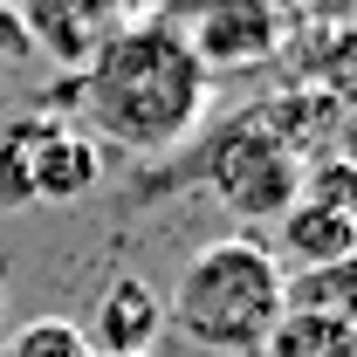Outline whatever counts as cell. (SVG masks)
<instances>
[{
  "mask_svg": "<svg viewBox=\"0 0 357 357\" xmlns=\"http://www.w3.org/2000/svg\"><path fill=\"white\" fill-rule=\"evenodd\" d=\"M206 83L213 76L199 69L178 21H131L89 48L83 76L69 89V103H76L69 124L131 158H158L199 131Z\"/></svg>",
  "mask_w": 357,
  "mask_h": 357,
  "instance_id": "obj_1",
  "label": "cell"
},
{
  "mask_svg": "<svg viewBox=\"0 0 357 357\" xmlns=\"http://www.w3.org/2000/svg\"><path fill=\"white\" fill-rule=\"evenodd\" d=\"M165 323L185 344L220 357H255L261 337L282 323V268L255 234H220L178 268Z\"/></svg>",
  "mask_w": 357,
  "mask_h": 357,
  "instance_id": "obj_2",
  "label": "cell"
},
{
  "mask_svg": "<svg viewBox=\"0 0 357 357\" xmlns=\"http://www.w3.org/2000/svg\"><path fill=\"white\" fill-rule=\"evenodd\" d=\"M199 178L220 192L227 213H241V220H282L296 206L303 165L282 144H268L248 110H234L220 131H206V144H199Z\"/></svg>",
  "mask_w": 357,
  "mask_h": 357,
  "instance_id": "obj_3",
  "label": "cell"
},
{
  "mask_svg": "<svg viewBox=\"0 0 357 357\" xmlns=\"http://www.w3.org/2000/svg\"><path fill=\"white\" fill-rule=\"evenodd\" d=\"M185 42L199 55V69H255L282 48V14L275 0H206L199 28H185Z\"/></svg>",
  "mask_w": 357,
  "mask_h": 357,
  "instance_id": "obj_4",
  "label": "cell"
},
{
  "mask_svg": "<svg viewBox=\"0 0 357 357\" xmlns=\"http://www.w3.org/2000/svg\"><path fill=\"white\" fill-rule=\"evenodd\" d=\"M103 178V144L76 131L69 117L42 110L35 124V158H28V206H69Z\"/></svg>",
  "mask_w": 357,
  "mask_h": 357,
  "instance_id": "obj_5",
  "label": "cell"
},
{
  "mask_svg": "<svg viewBox=\"0 0 357 357\" xmlns=\"http://www.w3.org/2000/svg\"><path fill=\"white\" fill-rule=\"evenodd\" d=\"M83 337H89L96 357L151 351V344L165 337V296H158L144 275H110L103 296H96V310H89V323H83Z\"/></svg>",
  "mask_w": 357,
  "mask_h": 357,
  "instance_id": "obj_6",
  "label": "cell"
},
{
  "mask_svg": "<svg viewBox=\"0 0 357 357\" xmlns=\"http://www.w3.org/2000/svg\"><path fill=\"white\" fill-rule=\"evenodd\" d=\"M248 117L261 124L268 144H282L296 165H310V158H323V151L337 144V117H344V103L323 96L316 83H289V89H275V96H261V103H248Z\"/></svg>",
  "mask_w": 357,
  "mask_h": 357,
  "instance_id": "obj_7",
  "label": "cell"
},
{
  "mask_svg": "<svg viewBox=\"0 0 357 357\" xmlns=\"http://www.w3.org/2000/svg\"><path fill=\"white\" fill-rule=\"evenodd\" d=\"M275 241H282V255H289L296 268H323V261L357 255V220H351V213H330V206L296 199V206L275 220Z\"/></svg>",
  "mask_w": 357,
  "mask_h": 357,
  "instance_id": "obj_8",
  "label": "cell"
},
{
  "mask_svg": "<svg viewBox=\"0 0 357 357\" xmlns=\"http://www.w3.org/2000/svg\"><path fill=\"white\" fill-rule=\"evenodd\" d=\"M282 316L357 323V255L323 261V268H282Z\"/></svg>",
  "mask_w": 357,
  "mask_h": 357,
  "instance_id": "obj_9",
  "label": "cell"
},
{
  "mask_svg": "<svg viewBox=\"0 0 357 357\" xmlns=\"http://www.w3.org/2000/svg\"><path fill=\"white\" fill-rule=\"evenodd\" d=\"M255 357H357V323H330V316H282L261 337Z\"/></svg>",
  "mask_w": 357,
  "mask_h": 357,
  "instance_id": "obj_10",
  "label": "cell"
},
{
  "mask_svg": "<svg viewBox=\"0 0 357 357\" xmlns=\"http://www.w3.org/2000/svg\"><path fill=\"white\" fill-rule=\"evenodd\" d=\"M0 357H96L83 337V323H69V316H35V323H21Z\"/></svg>",
  "mask_w": 357,
  "mask_h": 357,
  "instance_id": "obj_11",
  "label": "cell"
},
{
  "mask_svg": "<svg viewBox=\"0 0 357 357\" xmlns=\"http://www.w3.org/2000/svg\"><path fill=\"white\" fill-rule=\"evenodd\" d=\"M296 199H310V206H330V213H351L357 220V172L337 158V151H323L303 165V185H296Z\"/></svg>",
  "mask_w": 357,
  "mask_h": 357,
  "instance_id": "obj_12",
  "label": "cell"
},
{
  "mask_svg": "<svg viewBox=\"0 0 357 357\" xmlns=\"http://www.w3.org/2000/svg\"><path fill=\"white\" fill-rule=\"evenodd\" d=\"M303 83H316L323 96H337L344 110L357 103V21L330 28V42H323V62H316V76H303Z\"/></svg>",
  "mask_w": 357,
  "mask_h": 357,
  "instance_id": "obj_13",
  "label": "cell"
},
{
  "mask_svg": "<svg viewBox=\"0 0 357 357\" xmlns=\"http://www.w3.org/2000/svg\"><path fill=\"white\" fill-rule=\"evenodd\" d=\"M35 35H28V21H21V7H0V55H28Z\"/></svg>",
  "mask_w": 357,
  "mask_h": 357,
  "instance_id": "obj_14",
  "label": "cell"
},
{
  "mask_svg": "<svg viewBox=\"0 0 357 357\" xmlns=\"http://www.w3.org/2000/svg\"><path fill=\"white\" fill-rule=\"evenodd\" d=\"M330 151H337V158H344V165L357 172V103L344 110V117H337V144H330Z\"/></svg>",
  "mask_w": 357,
  "mask_h": 357,
  "instance_id": "obj_15",
  "label": "cell"
},
{
  "mask_svg": "<svg viewBox=\"0 0 357 357\" xmlns=\"http://www.w3.org/2000/svg\"><path fill=\"white\" fill-rule=\"evenodd\" d=\"M0 316H7V289H0Z\"/></svg>",
  "mask_w": 357,
  "mask_h": 357,
  "instance_id": "obj_16",
  "label": "cell"
},
{
  "mask_svg": "<svg viewBox=\"0 0 357 357\" xmlns=\"http://www.w3.org/2000/svg\"><path fill=\"white\" fill-rule=\"evenodd\" d=\"M137 357H151V351H137Z\"/></svg>",
  "mask_w": 357,
  "mask_h": 357,
  "instance_id": "obj_17",
  "label": "cell"
}]
</instances>
